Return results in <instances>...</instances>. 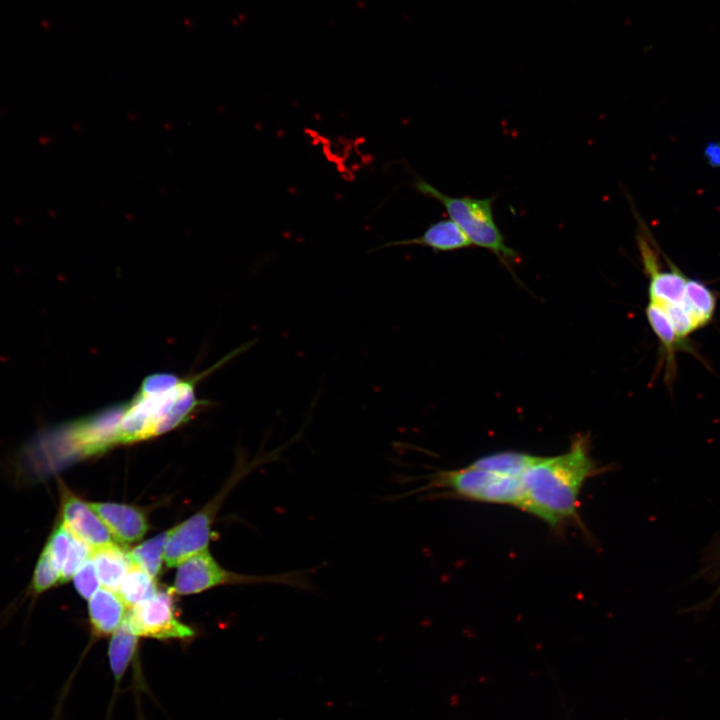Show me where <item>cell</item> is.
I'll list each match as a JSON object with an SVG mask.
<instances>
[{
  "label": "cell",
  "mask_w": 720,
  "mask_h": 720,
  "mask_svg": "<svg viewBox=\"0 0 720 720\" xmlns=\"http://www.w3.org/2000/svg\"><path fill=\"white\" fill-rule=\"evenodd\" d=\"M121 412L122 406L75 422L68 431L73 448L81 456H93L119 444Z\"/></svg>",
  "instance_id": "8"
},
{
  "label": "cell",
  "mask_w": 720,
  "mask_h": 720,
  "mask_svg": "<svg viewBox=\"0 0 720 720\" xmlns=\"http://www.w3.org/2000/svg\"><path fill=\"white\" fill-rule=\"evenodd\" d=\"M156 592L154 578L135 565L126 573L117 590L125 606L130 608L149 599Z\"/></svg>",
  "instance_id": "19"
},
{
  "label": "cell",
  "mask_w": 720,
  "mask_h": 720,
  "mask_svg": "<svg viewBox=\"0 0 720 720\" xmlns=\"http://www.w3.org/2000/svg\"><path fill=\"white\" fill-rule=\"evenodd\" d=\"M172 591L179 595L203 592L229 581L274 582L302 590H311L313 585L306 570L289 571L272 576L245 577L229 574L207 550L199 552L177 565Z\"/></svg>",
  "instance_id": "5"
},
{
  "label": "cell",
  "mask_w": 720,
  "mask_h": 720,
  "mask_svg": "<svg viewBox=\"0 0 720 720\" xmlns=\"http://www.w3.org/2000/svg\"><path fill=\"white\" fill-rule=\"evenodd\" d=\"M418 479L421 484L403 496L416 495L423 500L446 497L523 509L521 477L500 475L469 464L458 469L436 470Z\"/></svg>",
  "instance_id": "3"
},
{
  "label": "cell",
  "mask_w": 720,
  "mask_h": 720,
  "mask_svg": "<svg viewBox=\"0 0 720 720\" xmlns=\"http://www.w3.org/2000/svg\"><path fill=\"white\" fill-rule=\"evenodd\" d=\"M61 583L60 573L44 549L37 561L32 578V591L41 594Z\"/></svg>",
  "instance_id": "22"
},
{
  "label": "cell",
  "mask_w": 720,
  "mask_h": 720,
  "mask_svg": "<svg viewBox=\"0 0 720 720\" xmlns=\"http://www.w3.org/2000/svg\"><path fill=\"white\" fill-rule=\"evenodd\" d=\"M75 535L65 526L62 521H58L49 536L45 550L50 556L53 564L59 571L68 558L71 551Z\"/></svg>",
  "instance_id": "21"
},
{
  "label": "cell",
  "mask_w": 720,
  "mask_h": 720,
  "mask_svg": "<svg viewBox=\"0 0 720 720\" xmlns=\"http://www.w3.org/2000/svg\"><path fill=\"white\" fill-rule=\"evenodd\" d=\"M61 515L65 526L92 549L117 543L90 503L66 488H61Z\"/></svg>",
  "instance_id": "9"
},
{
  "label": "cell",
  "mask_w": 720,
  "mask_h": 720,
  "mask_svg": "<svg viewBox=\"0 0 720 720\" xmlns=\"http://www.w3.org/2000/svg\"><path fill=\"white\" fill-rule=\"evenodd\" d=\"M125 607L117 592L105 587L99 588L88 604L93 634L98 637L113 634L124 620Z\"/></svg>",
  "instance_id": "13"
},
{
  "label": "cell",
  "mask_w": 720,
  "mask_h": 720,
  "mask_svg": "<svg viewBox=\"0 0 720 720\" xmlns=\"http://www.w3.org/2000/svg\"><path fill=\"white\" fill-rule=\"evenodd\" d=\"M138 638L124 621L112 634L108 646V660L114 677L115 688L135 657Z\"/></svg>",
  "instance_id": "17"
},
{
  "label": "cell",
  "mask_w": 720,
  "mask_h": 720,
  "mask_svg": "<svg viewBox=\"0 0 720 720\" xmlns=\"http://www.w3.org/2000/svg\"><path fill=\"white\" fill-rule=\"evenodd\" d=\"M138 637L160 640L193 637L194 630L178 620L171 592L157 591L149 599L132 607L123 620Z\"/></svg>",
  "instance_id": "6"
},
{
  "label": "cell",
  "mask_w": 720,
  "mask_h": 720,
  "mask_svg": "<svg viewBox=\"0 0 720 720\" xmlns=\"http://www.w3.org/2000/svg\"><path fill=\"white\" fill-rule=\"evenodd\" d=\"M637 219V245L644 271L649 278V301L661 306L680 304L688 277L668 258V269H662L659 247L645 222L639 217Z\"/></svg>",
  "instance_id": "7"
},
{
  "label": "cell",
  "mask_w": 720,
  "mask_h": 720,
  "mask_svg": "<svg viewBox=\"0 0 720 720\" xmlns=\"http://www.w3.org/2000/svg\"><path fill=\"white\" fill-rule=\"evenodd\" d=\"M195 404L191 381L168 375L147 378L134 399L122 406L119 444L167 432L182 423Z\"/></svg>",
  "instance_id": "2"
},
{
  "label": "cell",
  "mask_w": 720,
  "mask_h": 720,
  "mask_svg": "<svg viewBox=\"0 0 720 720\" xmlns=\"http://www.w3.org/2000/svg\"><path fill=\"white\" fill-rule=\"evenodd\" d=\"M73 582L77 592L84 599L89 600L99 589L100 580L91 557L76 571L73 576Z\"/></svg>",
  "instance_id": "23"
},
{
  "label": "cell",
  "mask_w": 720,
  "mask_h": 720,
  "mask_svg": "<svg viewBox=\"0 0 720 720\" xmlns=\"http://www.w3.org/2000/svg\"><path fill=\"white\" fill-rule=\"evenodd\" d=\"M406 245L423 246L436 252H451L473 246L465 232L452 219H443L430 224L418 237L391 241L382 247Z\"/></svg>",
  "instance_id": "12"
},
{
  "label": "cell",
  "mask_w": 720,
  "mask_h": 720,
  "mask_svg": "<svg viewBox=\"0 0 720 720\" xmlns=\"http://www.w3.org/2000/svg\"><path fill=\"white\" fill-rule=\"evenodd\" d=\"M705 159L712 167L720 168V142H710L704 149Z\"/></svg>",
  "instance_id": "24"
},
{
  "label": "cell",
  "mask_w": 720,
  "mask_h": 720,
  "mask_svg": "<svg viewBox=\"0 0 720 720\" xmlns=\"http://www.w3.org/2000/svg\"><path fill=\"white\" fill-rule=\"evenodd\" d=\"M681 305L692 318L697 329L707 325L713 318L716 297L713 291L697 279L687 278Z\"/></svg>",
  "instance_id": "16"
},
{
  "label": "cell",
  "mask_w": 720,
  "mask_h": 720,
  "mask_svg": "<svg viewBox=\"0 0 720 720\" xmlns=\"http://www.w3.org/2000/svg\"><path fill=\"white\" fill-rule=\"evenodd\" d=\"M598 471L588 439L577 437L569 450L557 456H540L524 473L522 510L552 528L575 521L581 489Z\"/></svg>",
  "instance_id": "1"
},
{
  "label": "cell",
  "mask_w": 720,
  "mask_h": 720,
  "mask_svg": "<svg viewBox=\"0 0 720 720\" xmlns=\"http://www.w3.org/2000/svg\"><path fill=\"white\" fill-rule=\"evenodd\" d=\"M91 558L95 564L100 583L117 592L126 573L134 565L129 552L113 543L92 549Z\"/></svg>",
  "instance_id": "14"
},
{
  "label": "cell",
  "mask_w": 720,
  "mask_h": 720,
  "mask_svg": "<svg viewBox=\"0 0 720 720\" xmlns=\"http://www.w3.org/2000/svg\"><path fill=\"white\" fill-rule=\"evenodd\" d=\"M646 316L663 348L666 371L672 374L675 370L674 354L679 350L689 351V345L678 337L666 312L659 304L649 301Z\"/></svg>",
  "instance_id": "15"
},
{
  "label": "cell",
  "mask_w": 720,
  "mask_h": 720,
  "mask_svg": "<svg viewBox=\"0 0 720 720\" xmlns=\"http://www.w3.org/2000/svg\"><path fill=\"white\" fill-rule=\"evenodd\" d=\"M211 522V512L207 507L169 530L164 550L167 566H177L187 558L207 550Z\"/></svg>",
  "instance_id": "10"
},
{
  "label": "cell",
  "mask_w": 720,
  "mask_h": 720,
  "mask_svg": "<svg viewBox=\"0 0 720 720\" xmlns=\"http://www.w3.org/2000/svg\"><path fill=\"white\" fill-rule=\"evenodd\" d=\"M412 186L421 195L438 201L468 236L473 246L487 249L507 267L518 260L516 251L506 244L493 216L494 196L490 198L452 197L416 176Z\"/></svg>",
  "instance_id": "4"
},
{
  "label": "cell",
  "mask_w": 720,
  "mask_h": 720,
  "mask_svg": "<svg viewBox=\"0 0 720 720\" xmlns=\"http://www.w3.org/2000/svg\"><path fill=\"white\" fill-rule=\"evenodd\" d=\"M169 531L156 535L129 551L132 563L155 578L162 567Z\"/></svg>",
  "instance_id": "20"
},
{
  "label": "cell",
  "mask_w": 720,
  "mask_h": 720,
  "mask_svg": "<svg viewBox=\"0 0 720 720\" xmlns=\"http://www.w3.org/2000/svg\"><path fill=\"white\" fill-rule=\"evenodd\" d=\"M540 456L516 451H502L477 458L471 466L505 476L521 477Z\"/></svg>",
  "instance_id": "18"
},
{
  "label": "cell",
  "mask_w": 720,
  "mask_h": 720,
  "mask_svg": "<svg viewBox=\"0 0 720 720\" xmlns=\"http://www.w3.org/2000/svg\"><path fill=\"white\" fill-rule=\"evenodd\" d=\"M90 505L117 542H137L148 530L147 518L138 507L110 502H93Z\"/></svg>",
  "instance_id": "11"
},
{
  "label": "cell",
  "mask_w": 720,
  "mask_h": 720,
  "mask_svg": "<svg viewBox=\"0 0 720 720\" xmlns=\"http://www.w3.org/2000/svg\"><path fill=\"white\" fill-rule=\"evenodd\" d=\"M712 562L714 564V567L720 568V543L717 545L716 550H714ZM719 590H720V587H719Z\"/></svg>",
  "instance_id": "25"
}]
</instances>
